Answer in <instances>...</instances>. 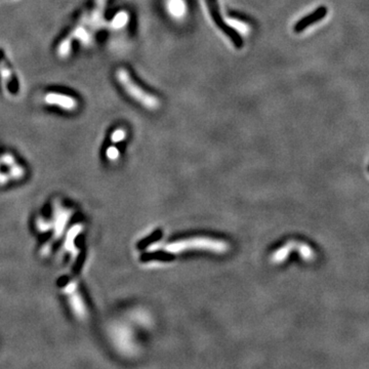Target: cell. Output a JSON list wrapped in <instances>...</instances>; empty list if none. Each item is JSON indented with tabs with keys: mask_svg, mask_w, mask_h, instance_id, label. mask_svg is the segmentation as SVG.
I'll list each match as a JSON object with an SVG mask.
<instances>
[{
	"mask_svg": "<svg viewBox=\"0 0 369 369\" xmlns=\"http://www.w3.org/2000/svg\"><path fill=\"white\" fill-rule=\"evenodd\" d=\"M127 21H128V14L125 11H121L115 15V17L113 19L111 24L114 28L118 29V28H121L123 26H125Z\"/></svg>",
	"mask_w": 369,
	"mask_h": 369,
	"instance_id": "obj_8",
	"label": "cell"
},
{
	"mask_svg": "<svg viewBox=\"0 0 369 369\" xmlns=\"http://www.w3.org/2000/svg\"><path fill=\"white\" fill-rule=\"evenodd\" d=\"M0 76L6 84H9L11 82V72L7 65L2 61H0Z\"/></svg>",
	"mask_w": 369,
	"mask_h": 369,
	"instance_id": "obj_10",
	"label": "cell"
},
{
	"mask_svg": "<svg viewBox=\"0 0 369 369\" xmlns=\"http://www.w3.org/2000/svg\"><path fill=\"white\" fill-rule=\"evenodd\" d=\"M117 79L121 84L125 92L132 97L136 102L140 103L145 108L154 110L159 107V101L156 97L152 96L151 94L146 93L143 89H140L129 76V73L125 69H118L116 73Z\"/></svg>",
	"mask_w": 369,
	"mask_h": 369,
	"instance_id": "obj_1",
	"label": "cell"
},
{
	"mask_svg": "<svg viewBox=\"0 0 369 369\" xmlns=\"http://www.w3.org/2000/svg\"><path fill=\"white\" fill-rule=\"evenodd\" d=\"M327 13V8L324 6L318 7L314 12H312L311 14H309L308 16H306L305 19H302L295 26H294V31L296 33H301L304 30H306L307 28H309L310 26L314 25L315 23L321 21Z\"/></svg>",
	"mask_w": 369,
	"mask_h": 369,
	"instance_id": "obj_5",
	"label": "cell"
},
{
	"mask_svg": "<svg viewBox=\"0 0 369 369\" xmlns=\"http://www.w3.org/2000/svg\"><path fill=\"white\" fill-rule=\"evenodd\" d=\"M207 2V6L208 9L210 11L212 17L214 20V22L216 23V25L220 28V30H222L224 32V34L231 39V41L233 42V44L237 47V48H241L243 45V41L242 38L240 37V35L238 34V32L231 28L223 19V16L220 13V9H219V5H218V0H206Z\"/></svg>",
	"mask_w": 369,
	"mask_h": 369,
	"instance_id": "obj_2",
	"label": "cell"
},
{
	"mask_svg": "<svg viewBox=\"0 0 369 369\" xmlns=\"http://www.w3.org/2000/svg\"><path fill=\"white\" fill-rule=\"evenodd\" d=\"M125 135H126V132H125L124 129H122V128L116 129V130L112 133V135H111V140H112L113 143H119V142H121V140L124 139Z\"/></svg>",
	"mask_w": 369,
	"mask_h": 369,
	"instance_id": "obj_11",
	"label": "cell"
},
{
	"mask_svg": "<svg viewBox=\"0 0 369 369\" xmlns=\"http://www.w3.org/2000/svg\"><path fill=\"white\" fill-rule=\"evenodd\" d=\"M44 101L48 105L58 106L66 111H74L78 106L77 101L73 97L57 93L47 94L44 98Z\"/></svg>",
	"mask_w": 369,
	"mask_h": 369,
	"instance_id": "obj_4",
	"label": "cell"
},
{
	"mask_svg": "<svg viewBox=\"0 0 369 369\" xmlns=\"http://www.w3.org/2000/svg\"><path fill=\"white\" fill-rule=\"evenodd\" d=\"M71 51V40L70 39H65L63 40V42L60 44L59 49H58V55L61 58H66L69 56Z\"/></svg>",
	"mask_w": 369,
	"mask_h": 369,
	"instance_id": "obj_9",
	"label": "cell"
},
{
	"mask_svg": "<svg viewBox=\"0 0 369 369\" xmlns=\"http://www.w3.org/2000/svg\"><path fill=\"white\" fill-rule=\"evenodd\" d=\"M118 156H119V152L115 147H110L107 150V157L110 160H116L118 158Z\"/></svg>",
	"mask_w": 369,
	"mask_h": 369,
	"instance_id": "obj_13",
	"label": "cell"
},
{
	"mask_svg": "<svg viewBox=\"0 0 369 369\" xmlns=\"http://www.w3.org/2000/svg\"><path fill=\"white\" fill-rule=\"evenodd\" d=\"M106 1L107 0H96V6L93 13V20L95 21V23H99L101 21Z\"/></svg>",
	"mask_w": 369,
	"mask_h": 369,
	"instance_id": "obj_7",
	"label": "cell"
},
{
	"mask_svg": "<svg viewBox=\"0 0 369 369\" xmlns=\"http://www.w3.org/2000/svg\"><path fill=\"white\" fill-rule=\"evenodd\" d=\"M74 36H75L76 38H78L79 40H81L82 42H84V43H86L87 41H90V36H89L87 32H86L84 29H82V28L77 29V30L75 31V33H74Z\"/></svg>",
	"mask_w": 369,
	"mask_h": 369,
	"instance_id": "obj_12",
	"label": "cell"
},
{
	"mask_svg": "<svg viewBox=\"0 0 369 369\" xmlns=\"http://www.w3.org/2000/svg\"><path fill=\"white\" fill-rule=\"evenodd\" d=\"M193 248H203V249H210L215 251H224L226 249V245L220 241L196 239V240L175 242L173 244H169L165 247L166 250L171 252H178V251H183L186 249H193Z\"/></svg>",
	"mask_w": 369,
	"mask_h": 369,
	"instance_id": "obj_3",
	"label": "cell"
},
{
	"mask_svg": "<svg viewBox=\"0 0 369 369\" xmlns=\"http://www.w3.org/2000/svg\"><path fill=\"white\" fill-rule=\"evenodd\" d=\"M168 7L170 12L177 17L182 16L185 12V5L183 0H169Z\"/></svg>",
	"mask_w": 369,
	"mask_h": 369,
	"instance_id": "obj_6",
	"label": "cell"
}]
</instances>
